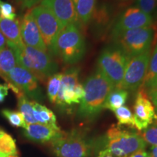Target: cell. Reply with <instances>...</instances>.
<instances>
[{"mask_svg": "<svg viewBox=\"0 0 157 157\" xmlns=\"http://www.w3.org/2000/svg\"><path fill=\"white\" fill-rule=\"evenodd\" d=\"M83 85L84 95L77 115L83 120L93 121L104 109L108 95L114 86L98 70L87 78Z\"/></svg>", "mask_w": 157, "mask_h": 157, "instance_id": "cell-1", "label": "cell"}, {"mask_svg": "<svg viewBox=\"0 0 157 157\" xmlns=\"http://www.w3.org/2000/svg\"><path fill=\"white\" fill-rule=\"evenodd\" d=\"M151 157H157V146H152L148 152Z\"/></svg>", "mask_w": 157, "mask_h": 157, "instance_id": "cell-37", "label": "cell"}, {"mask_svg": "<svg viewBox=\"0 0 157 157\" xmlns=\"http://www.w3.org/2000/svg\"><path fill=\"white\" fill-rule=\"evenodd\" d=\"M18 109L20 112L24 117L27 124L37 123L33 113L32 102L29 101L25 95L18 97Z\"/></svg>", "mask_w": 157, "mask_h": 157, "instance_id": "cell-22", "label": "cell"}, {"mask_svg": "<svg viewBox=\"0 0 157 157\" xmlns=\"http://www.w3.org/2000/svg\"><path fill=\"white\" fill-rule=\"evenodd\" d=\"M2 132H3V131H2V130H1V129H0V134H1V133H2Z\"/></svg>", "mask_w": 157, "mask_h": 157, "instance_id": "cell-43", "label": "cell"}, {"mask_svg": "<svg viewBox=\"0 0 157 157\" xmlns=\"http://www.w3.org/2000/svg\"><path fill=\"white\" fill-rule=\"evenodd\" d=\"M33 113L37 123L47 125L56 129H60L57 124L56 115L51 110L37 102H32Z\"/></svg>", "mask_w": 157, "mask_h": 157, "instance_id": "cell-18", "label": "cell"}, {"mask_svg": "<svg viewBox=\"0 0 157 157\" xmlns=\"http://www.w3.org/2000/svg\"><path fill=\"white\" fill-rule=\"evenodd\" d=\"M42 0H24V2H23V7L30 9L31 7L36 6V4H38Z\"/></svg>", "mask_w": 157, "mask_h": 157, "instance_id": "cell-33", "label": "cell"}, {"mask_svg": "<svg viewBox=\"0 0 157 157\" xmlns=\"http://www.w3.org/2000/svg\"><path fill=\"white\" fill-rule=\"evenodd\" d=\"M63 74H56L48 78V95L51 103H56Z\"/></svg>", "mask_w": 157, "mask_h": 157, "instance_id": "cell-24", "label": "cell"}, {"mask_svg": "<svg viewBox=\"0 0 157 157\" xmlns=\"http://www.w3.org/2000/svg\"><path fill=\"white\" fill-rule=\"evenodd\" d=\"M40 5L50 10L63 27L71 23L77 24L78 20L73 0H42Z\"/></svg>", "mask_w": 157, "mask_h": 157, "instance_id": "cell-15", "label": "cell"}, {"mask_svg": "<svg viewBox=\"0 0 157 157\" xmlns=\"http://www.w3.org/2000/svg\"><path fill=\"white\" fill-rule=\"evenodd\" d=\"M73 1H74V4H75V2H76V1H77V0H73Z\"/></svg>", "mask_w": 157, "mask_h": 157, "instance_id": "cell-42", "label": "cell"}, {"mask_svg": "<svg viewBox=\"0 0 157 157\" xmlns=\"http://www.w3.org/2000/svg\"><path fill=\"white\" fill-rule=\"evenodd\" d=\"M20 31L23 43L25 46L31 47L44 52H48L36 21L29 10L20 23Z\"/></svg>", "mask_w": 157, "mask_h": 157, "instance_id": "cell-14", "label": "cell"}, {"mask_svg": "<svg viewBox=\"0 0 157 157\" xmlns=\"http://www.w3.org/2000/svg\"><path fill=\"white\" fill-rule=\"evenodd\" d=\"M0 17L2 18L15 20V9L10 4L0 0Z\"/></svg>", "mask_w": 157, "mask_h": 157, "instance_id": "cell-29", "label": "cell"}, {"mask_svg": "<svg viewBox=\"0 0 157 157\" xmlns=\"http://www.w3.org/2000/svg\"><path fill=\"white\" fill-rule=\"evenodd\" d=\"M18 1H20V2H24V0H18Z\"/></svg>", "mask_w": 157, "mask_h": 157, "instance_id": "cell-41", "label": "cell"}, {"mask_svg": "<svg viewBox=\"0 0 157 157\" xmlns=\"http://www.w3.org/2000/svg\"><path fill=\"white\" fill-rule=\"evenodd\" d=\"M135 128L139 132L147 128L157 119L155 107L144 90H140L136 95L133 105Z\"/></svg>", "mask_w": 157, "mask_h": 157, "instance_id": "cell-13", "label": "cell"}, {"mask_svg": "<svg viewBox=\"0 0 157 157\" xmlns=\"http://www.w3.org/2000/svg\"><path fill=\"white\" fill-rule=\"evenodd\" d=\"M157 77V44L155 47L152 56H151L150 61H149L148 71L146 77H145L143 85L149 83Z\"/></svg>", "mask_w": 157, "mask_h": 157, "instance_id": "cell-28", "label": "cell"}, {"mask_svg": "<svg viewBox=\"0 0 157 157\" xmlns=\"http://www.w3.org/2000/svg\"><path fill=\"white\" fill-rule=\"evenodd\" d=\"M138 133L146 144L157 146V119L147 128Z\"/></svg>", "mask_w": 157, "mask_h": 157, "instance_id": "cell-27", "label": "cell"}, {"mask_svg": "<svg viewBox=\"0 0 157 157\" xmlns=\"http://www.w3.org/2000/svg\"><path fill=\"white\" fill-rule=\"evenodd\" d=\"M129 58L120 48H106L98 60V71L117 87L122 81Z\"/></svg>", "mask_w": 157, "mask_h": 157, "instance_id": "cell-7", "label": "cell"}, {"mask_svg": "<svg viewBox=\"0 0 157 157\" xmlns=\"http://www.w3.org/2000/svg\"><path fill=\"white\" fill-rule=\"evenodd\" d=\"M146 94L149 99L151 100V101L152 102V103L154 104V107L157 106V90L150 92V93H148Z\"/></svg>", "mask_w": 157, "mask_h": 157, "instance_id": "cell-34", "label": "cell"}, {"mask_svg": "<svg viewBox=\"0 0 157 157\" xmlns=\"http://www.w3.org/2000/svg\"><path fill=\"white\" fill-rule=\"evenodd\" d=\"M129 96V92L126 90L114 87L108 95L105 103L104 104V109H109L114 111L126 103Z\"/></svg>", "mask_w": 157, "mask_h": 157, "instance_id": "cell-20", "label": "cell"}, {"mask_svg": "<svg viewBox=\"0 0 157 157\" xmlns=\"http://www.w3.org/2000/svg\"><path fill=\"white\" fill-rule=\"evenodd\" d=\"M0 154H17L15 140L10 135L4 132L0 134Z\"/></svg>", "mask_w": 157, "mask_h": 157, "instance_id": "cell-25", "label": "cell"}, {"mask_svg": "<svg viewBox=\"0 0 157 157\" xmlns=\"http://www.w3.org/2000/svg\"><path fill=\"white\" fill-rule=\"evenodd\" d=\"M95 151L109 153L116 157H129L140 150H146L147 144L138 132L121 129L113 124L105 135L95 140Z\"/></svg>", "mask_w": 157, "mask_h": 157, "instance_id": "cell-2", "label": "cell"}, {"mask_svg": "<svg viewBox=\"0 0 157 157\" xmlns=\"http://www.w3.org/2000/svg\"><path fill=\"white\" fill-rule=\"evenodd\" d=\"M154 26L131 29L118 34L114 39L119 47L129 58L151 50L156 38Z\"/></svg>", "mask_w": 157, "mask_h": 157, "instance_id": "cell-6", "label": "cell"}, {"mask_svg": "<svg viewBox=\"0 0 157 157\" xmlns=\"http://www.w3.org/2000/svg\"><path fill=\"white\" fill-rule=\"evenodd\" d=\"M86 52L85 39L77 24L71 23L60 31L52 54L60 57L64 63L75 64Z\"/></svg>", "mask_w": 157, "mask_h": 157, "instance_id": "cell-4", "label": "cell"}, {"mask_svg": "<svg viewBox=\"0 0 157 157\" xmlns=\"http://www.w3.org/2000/svg\"><path fill=\"white\" fill-rule=\"evenodd\" d=\"M5 46H7V40H6L5 37L4 36L2 33L0 31V49Z\"/></svg>", "mask_w": 157, "mask_h": 157, "instance_id": "cell-36", "label": "cell"}, {"mask_svg": "<svg viewBox=\"0 0 157 157\" xmlns=\"http://www.w3.org/2000/svg\"><path fill=\"white\" fill-rule=\"evenodd\" d=\"M150 58L151 50H149L129 59L122 81L117 87L127 91H135L143 86Z\"/></svg>", "mask_w": 157, "mask_h": 157, "instance_id": "cell-9", "label": "cell"}, {"mask_svg": "<svg viewBox=\"0 0 157 157\" xmlns=\"http://www.w3.org/2000/svg\"><path fill=\"white\" fill-rule=\"evenodd\" d=\"M7 45L14 52L17 65L30 71L38 80L44 81L58 69V64L49 56L48 52L23 45L7 42Z\"/></svg>", "mask_w": 157, "mask_h": 157, "instance_id": "cell-3", "label": "cell"}, {"mask_svg": "<svg viewBox=\"0 0 157 157\" xmlns=\"http://www.w3.org/2000/svg\"><path fill=\"white\" fill-rule=\"evenodd\" d=\"M137 7L146 14L151 15L157 7V0H137Z\"/></svg>", "mask_w": 157, "mask_h": 157, "instance_id": "cell-30", "label": "cell"}, {"mask_svg": "<svg viewBox=\"0 0 157 157\" xmlns=\"http://www.w3.org/2000/svg\"><path fill=\"white\" fill-rule=\"evenodd\" d=\"M113 112H114L115 117L118 120L117 125H119V126L127 125V126L135 128L134 114L128 107L123 105V106L117 109Z\"/></svg>", "mask_w": 157, "mask_h": 157, "instance_id": "cell-23", "label": "cell"}, {"mask_svg": "<svg viewBox=\"0 0 157 157\" xmlns=\"http://www.w3.org/2000/svg\"><path fill=\"white\" fill-rule=\"evenodd\" d=\"M79 69L71 68L63 74L56 103L59 105L78 104L84 95L83 84L78 82Z\"/></svg>", "mask_w": 157, "mask_h": 157, "instance_id": "cell-10", "label": "cell"}, {"mask_svg": "<svg viewBox=\"0 0 157 157\" xmlns=\"http://www.w3.org/2000/svg\"><path fill=\"white\" fill-rule=\"evenodd\" d=\"M0 31L5 37L7 42L17 45L23 44L18 20H10L0 17Z\"/></svg>", "mask_w": 157, "mask_h": 157, "instance_id": "cell-17", "label": "cell"}, {"mask_svg": "<svg viewBox=\"0 0 157 157\" xmlns=\"http://www.w3.org/2000/svg\"><path fill=\"white\" fill-rule=\"evenodd\" d=\"M9 87L7 84H0V103L5 101V98L8 94Z\"/></svg>", "mask_w": 157, "mask_h": 157, "instance_id": "cell-32", "label": "cell"}, {"mask_svg": "<svg viewBox=\"0 0 157 157\" xmlns=\"http://www.w3.org/2000/svg\"><path fill=\"white\" fill-rule=\"evenodd\" d=\"M2 113L13 127H22L23 129L26 127L27 124L25 122L24 117H23L22 113L20 112V111H15L5 109L2 111Z\"/></svg>", "mask_w": 157, "mask_h": 157, "instance_id": "cell-26", "label": "cell"}, {"mask_svg": "<svg viewBox=\"0 0 157 157\" xmlns=\"http://www.w3.org/2000/svg\"><path fill=\"white\" fill-rule=\"evenodd\" d=\"M151 15L146 14L137 7H129L118 19L113 29V36H117L121 32L131 29L146 28L153 25Z\"/></svg>", "mask_w": 157, "mask_h": 157, "instance_id": "cell-12", "label": "cell"}, {"mask_svg": "<svg viewBox=\"0 0 157 157\" xmlns=\"http://www.w3.org/2000/svg\"><path fill=\"white\" fill-rule=\"evenodd\" d=\"M51 148L57 157H90L95 152V140L78 129L64 132L60 138L50 143Z\"/></svg>", "mask_w": 157, "mask_h": 157, "instance_id": "cell-5", "label": "cell"}, {"mask_svg": "<svg viewBox=\"0 0 157 157\" xmlns=\"http://www.w3.org/2000/svg\"><path fill=\"white\" fill-rule=\"evenodd\" d=\"M64 132L60 129H56L41 124H27L23 135L27 139L37 143H51L61 137Z\"/></svg>", "mask_w": 157, "mask_h": 157, "instance_id": "cell-16", "label": "cell"}, {"mask_svg": "<svg viewBox=\"0 0 157 157\" xmlns=\"http://www.w3.org/2000/svg\"><path fill=\"white\" fill-rule=\"evenodd\" d=\"M97 0H77L75 2L76 13L82 24H87L92 19Z\"/></svg>", "mask_w": 157, "mask_h": 157, "instance_id": "cell-19", "label": "cell"}, {"mask_svg": "<svg viewBox=\"0 0 157 157\" xmlns=\"http://www.w3.org/2000/svg\"><path fill=\"white\" fill-rule=\"evenodd\" d=\"M3 78L7 85L14 86L22 93L32 98H39L41 95L38 79L25 68L16 66Z\"/></svg>", "mask_w": 157, "mask_h": 157, "instance_id": "cell-11", "label": "cell"}, {"mask_svg": "<svg viewBox=\"0 0 157 157\" xmlns=\"http://www.w3.org/2000/svg\"><path fill=\"white\" fill-rule=\"evenodd\" d=\"M30 11L38 25L45 46L52 53L57 38L64 27L53 13L44 6H34Z\"/></svg>", "mask_w": 157, "mask_h": 157, "instance_id": "cell-8", "label": "cell"}, {"mask_svg": "<svg viewBox=\"0 0 157 157\" xmlns=\"http://www.w3.org/2000/svg\"><path fill=\"white\" fill-rule=\"evenodd\" d=\"M96 157H116L113 155L109 154V153L104 151H101L98 152V156Z\"/></svg>", "mask_w": 157, "mask_h": 157, "instance_id": "cell-38", "label": "cell"}, {"mask_svg": "<svg viewBox=\"0 0 157 157\" xmlns=\"http://www.w3.org/2000/svg\"><path fill=\"white\" fill-rule=\"evenodd\" d=\"M129 157H151L148 152L146 151V150H140L134 153Z\"/></svg>", "mask_w": 157, "mask_h": 157, "instance_id": "cell-35", "label": "cell"}, {"mask_svg": "<svg viewBox=\"0 0 157 157\" xmlns=\"http://www.w3.org/2000/svg\"><path fill=\"white\" fill-rule=\"evenodd\" d=\"M155 110H156V114H157V106L155 107Z\"/></svg>", "mask_w": 157, "mask_h": 157, "instance_id": "cell-40", "label": "cell"}, {"mask_svg": "<svg viewBox=\"0 0 157 157\" xmlns=\"http://www.w3.org/2000/svg\"><path fill=\"white\" fill-rule=\"evenodd\" d=\"M16 66V58L13 50L7 45L0 49V76L4 78Z\"/></svg>", "mask_w": 157, "mask_h": 157, "instance_id": "cell-21", "label": "cell"}, {"mask_svg": "<svg viewBox=\"0 0 157 157\" xmlns=\"http://www.w3.org/2000/svg\"><path fill=\"white\" fill-rule=\"evenodd\" d=\"M143 87L145 88L144 90L146 93L157 90V77L155 78L154 80H152V81L149 82V83L143 85Z\"/></svg>", "mask_w": 157, "mask_h": 157, "instance_id": "cell-31", "label": "cell"}, {"mask_svg": "<svg viewBox=\"0 0 157 157\" xmlns=\"http://www.w3.org/2000/svg\"><path fill=\"white\" fill-rule=\"evenodd\" d=\"M0 157H18L17 154H13V155H2L0 154Z\"/></svg>", "mask_w": 157, "mask_h": 157, "instance_id": "cell-39", "label": "cell"}]
</instances>
